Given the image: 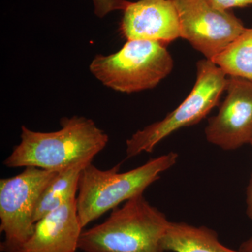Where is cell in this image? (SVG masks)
<instances>
[{"instance_id": "obj_1", "label": "cell", "mask_w": 252, "mask_h": 252, "mask_svg": "<svg viewBox=\"0 0 252 252\" xmlns=\"http://www.w3.org/2000/svg\"><path fill=\"white\" fill-rule=\"evenodd\" d=\"M61 126L52 132H34L22 126L21 142L3 162L5 166L62 171L81 162H92L108 143V135L90 119L63 117Z\"/></svg>"}, {"instance_id": "obj_2", "label": "cell", "mask_w": 252, "mask_h": 252, "mask_svg": "<svg viewBox=\"0 0 252 252\" xmlns=\"http://www.w3.org/2000/svg\"><path fill=\"white\" fill-rule=\"evenodd\" d=\"M177 160L178 154L170 152L125 172H119L121 163L107 170L97 168L92 162L86 165L81 173L77 196L81 227L85 228L121 203L143 194Z\"/></svg>"}, {"instance_id": "obj_3", "label": "cell", "mask_w": 252, "mask_h": 252, "mask_svg": "<svg viewBox=\"0 0 252 252\" xmlns=\"http://www.w3.org/2000/svg\"><path fill=\"white\" fill-rule=\"evenodd\" d=\"M170 222L142 194L114 209L100 224L83 230L78 249L83 252H164L161 240Z\"/></svg>"}, {"instance_id": "obj_4", "label": "cell", "mask_w": 252, "mask_h": 252, "mask_svg": "<svg viewBox=\"0 0 252 252\" xmlns=\"http://www.w3.org/2000/svg\"><path fill=\"white\" fill-rule=\"evenodd\" d=\"M173 67L172 56L161 43L127 40L115 54L96 56L90 70L107 87L131 94L156 87Z\"/></svg>"}, {"instance_id": "obj_5", "label": "cell", "mask_w": 252, "mask_h": 252, "mask_svg": "<svg viewBox=\"0 0 252 252\" xmlns=\"http://www.w3.org/2000/svg\"><path fill=\"white\" fill-rule=\"evenodd\" d=\"M227 79V74L210 60L199 61L196 81L187 98L161 121L137 131L127 140V157L133 158L142 152L150 153L175 131L201 122L218 104L225 91Z\"/></svg>"}, {"instance_id": "obj_6", "label": "cell", "mask_w": 252, "mask_h": 252, "mask_svg": "<svg viewBox=\"0 0 252 252\" xmlns=\"http://www.w3.org/2000/svg\"><path fill=\"white\" fill-rule=\"evenodd\" d=\"M59 172L26 167L21 173L0 180L1 252H14L29 239L34 228V214L41 193Z\"/></svg>"}, {"instance_id": "obj_7", "label": "cell", "mask_w": 252, "mask_h": 252, "mask_svg": "<svg viewBox=\"0 0 252 252\" xmlns=\"http://www.w3.org/2000/svg\"><path fill=\"white\" fill-rule=\"evenodd\" d=\"M180 20L181 37L212 61L245 30L230 11L214 7L207 0H172Z\"/></svg>"}, {"instance_id": "obj_8", "label": "cell", "mask_w": 252, "mask_h": 252, "mask_svg": "<svg viewBox=\"0 0 252 252\" xmlns=\"http://www.w3.org/2000/svg\"><path fill=\"white\" fill-rule=\"evenodd\" d=\"M227 95L205 129L207 142L225 151L240 148L252 140V81L228 77Z\"/></svg>"}, {"instance_id": "obj_9", "label": "cell", "mask_w": 252, "mask_h": 252, "mask_svg": "<svg viewBox=\"0 0 252 252\" xmlns=\"http://www.w3.org/2000/svg\"><path fill=\"white\" fill-rule=\"evenodd\" d=\"M121 34L127 40L157 41L164 45L181 37L180 20L172 0H139L124 11Z\"/></svg>"}, {"instance_id": "obj_10", "label": "cell", "mask_w": 252, "mask_h": 252, "mask_svg": "<svg viewBox=\"0 0 252 252\" xmlns=\"http://www.w3.org/2000/svg\"><path fill=\"white\" fill-rule=\"evenodd\" d=\"M82 231L73 198L38 220L32 234L14 252H76Z\"/></svg>"}, {"instance_id": "obj_11", "label": "cell", "mask_w": 252, "mask_h": 252, "mask_svg": "<svg viewBox=\"0 0 252 252\" xmlns=\"http://www.w3.org/2000/svg\"><path fill=\"white\" fill-rule=\"evenodd\" d=\"M161 248L164 252H243L225 246L211 228L185 222H170Z\"/></svg>"}, {"instance_id": "obj_12", "label": "cell", "mask_w": 252, "mask_h": 252, "mask_svg": "<svg viewBox=\"0 0 252 252\" xmlns=\"http://www.w3.org/2000/svg\"><path fill=\"white\" fill-rule=\"evenodd\" d=\"M90 163L81 162L56 174L39 198L33 218L34 223L49 212L77 198L81 172Z\"/></svg>"}, {"instance_id": "obj_13", "label": "cell", "mask_w": 252, "mask_h": 252, "mask_svg": "<svg viewBox=\"0 0 252 252\" xmlns=\"http://www.w3.org/2000/svg\"><path fill=\"white\" fill-rule=\"evenodd\" d=\"M228 77L252 81V26L212 60Z\"/></svg>"}, {"instance_id": "obj_14", "label": "cell", "mask_w": 252, "mask_h": 252, "mask_svg": "<svg viewBox=\"0 0 252 252\" xmlns=\"http://www.w3.org/2000/svg\"><path fill=\"white\" fill-rule=\"evenodd\" d=\"M93 1L94 14L99 18H104L112 11H124L130 3L127 0H93Z\"/></svg>"}, {"instance_id": "obj_15", "label": "cell", "mask_w": 252, "mask_h": 252, "mask_svg": "<svg viewBox=\"0 0 252 252\" xmlns=\"http://www.w3.org/2000/svg\"><path fill=\"white\" fill-rule=\"evenodd\" d=\"M210 4L222 11H230L236 7L252 6V0H207Z\"/></svg>"}, {"instance_id": "obj_16", "label": "cell", "mask_w": 252, "mask_h": 252, "mask_svg": "<svg viewBox=\"0 0 252 252\" xmlns=\"http://www.w3.org/2000/svg\"><path fill=\"white\" fill-rule=\"evenodd\" d=\"M247 214L252 220V173L247 189Z\"/></svg>"}, {"instance_id": "obj_17", "label": "cell", "mask_w": 252, "mask_h": 252, "mask_svg": "<svg viewBox=\"0 0 252 252\" xmlns=\"http://www.w3.org/2000/svg\"><path fill=\"white\" fill-rule=\"evenodd\" d=\"M239 250L243 252H252V236L242 244Z\"/></svg>"}, {"instance_id": "obj_18", "label": "cell", "mask_w": 252, "mask_h": 252, "mask_svg": "<svg viewBox=\"0 0 252 252\" xmlns=\"http://www.w3.org/2000/svg\"><path fill=\"white\" fill-rule=\"evenodd\" d=\"M250 145H251V146H252V140L251 141V142H250Z\"/></svg>"}]
</instances>
